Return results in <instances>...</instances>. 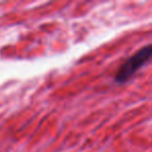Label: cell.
<instances>
[{
    "mask_svg": "<svg viewBox=\"0 0 152 152\" xmlns=\"http://www.w3.org/2000/svg\"><path fill=\"white\" fill-rule=\"evenodd\" d=\"M152 59V44L146 45L129 56L118 69L115 74L117 83H125L149 61Z\"/></svg>",
    "mask_w": 152,
    "mask_h": 152,
    "instance_id": "obj_1",
    "label": "cell"
}]
</instances>
